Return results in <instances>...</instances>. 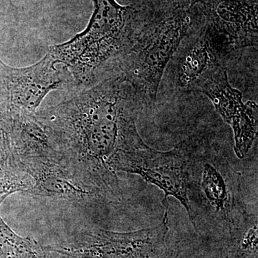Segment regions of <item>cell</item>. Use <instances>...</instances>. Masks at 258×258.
I'll use <instances>...</instances> for the list:
<instances>
[{
  "instance_id": "obj_8",
  "label": "cell",
  "mask_w": 258,
  "mask_h": 258,
  "mask_svg": "<svg viewBox=\"0 0 258 258\" xmlns=\"http://www.w3.org/2000/svg\"><path fill=\"white\" fill-rule=\"evenodd\" d=\"M199 137H188L167 152H159L145 144L127 157L120 171L137 174L164 191L162 204L166 211L167 198L171 196L187 210L190 159Z\"/></svg>"
},
{
  "instance_id": "obj_10",
  "label": "cell",
  "mask_w": 258,
  "mask_h": 258,
  "mask_svg": "<svg viewBox=\"0 0 258 258\" xmlns=\"http://www.w3.org/2000/svg\"><path fill=\"white\" fill-rule=\"evenodd\" d=\"M207 25L235 52L258 44L254 0H214L205 5Z\"/></svg>"
},
{
  "instance_id": "obj_11",
  "label": "cell",
  "mask_w": 258,
  "mask_h": 258,
  "mask_svg": "<svg viewBox=\"0 0 258 258\" xmlns=\"http://www.w3.org/2000/svg\"><path fill=\"white\" fill-rule=\"evenodd\" d=\"M226 258H258L257 216L245 211L228 230Z\"/></svg>"
},
{
  "instance_id": "obj_1",
  "label": "cell",
  "mask_w": 258,
  "mask_h": 258,
  "mask_svg": "<svg viewBox=\"0 0 258 258\" xmlns=\"http://www.w3.org/2000/svg\"><path fill=\"white\" fill-rule=\"evenodd\" d=\"M144 108L131 85L111 75L36 114L64 159L109 201H120L117 171L146 144L137 126Z\"/></svg>"
},
{
  "instance_id": "obj_14",
  "label": "cell",
  "mask_w": 258,
  "mask_h": 258,
  "mask_svg": "<svg viewBox=\"0 0 258 258\" xmlns=\"http://www.w3.org/2000/svg\"><path fill=\"white\" fill-rule=\"evenodd\" d=\"M188 3H189L190 4H193V3H198V1H200V0H186Z\"/></svg>"
},
{
  "instance_id": "obj_6",
  "label": "cell",
  "mask_w": 258,
  "mask_h": 258,
  "mask_svg": "<svg viewBox=\"0 0 258 258\" xmlns=\"http://www.w3.org/2000/svg\"><path fill=\"white\" fill-rule=\"evenodd\" d=\"M73 81L69 70L49 51L25 68L11 67L0 59V102L10 116L36 114L49 93Z\"/></svg>"
},
{
  "instance_id": "obj_3",
  "label": "cell",
  "mask_w": 258,
  "mask_h": 258,
  "mask_svg": "<svg viewBox=\"0 0 258 258\" xmlns=\"http://www.w3.org/2000/svg\"><path fill=\"white\" fill-rule=\"evenodd\" d=\"M240 176L230 163L200 137L189 163L188 209L194 228L218 227L228 232L245 212Z\"/></svg>"
},
{
  "instance_id": "obj_13",
  "label": "cell",
  "mask_w": 258,
  "mask_h": 258,
  "mask_svg": "<svg viewBox=\"0 0 258 258\" xmlns=\"http://www.w3.org/2000/svg\"><path fill=\"white\" fill-rule=\"evenodd\" d=\"M49 250H50L51 252L47 253V258H71L66 254L60 253V252H57L55 251L51 250V249H49Z\"/></svg>"
},
{
  "instance_id": "obj_2",
  "label": "cell",
  "mask_w": 258,
  "mask_h": 258,
  "mask_svg": "<svg viewBox=\"0 0 258 258\" xmlns=\"http://www.w3.org/2000/svg\"><path fill=\"white\" fill-rule=\"evenodd\" d=\"M94 11L86 30L69 41L49 48L57 62L69 70L75 83H96L128 45L136 27V11L115 0H93Z\"/></svg>"
},
{
  "instance_id": "obj_12",
  "label": "cell",
  "mask_w": 258,
  "mask_h": 258,
  "mask_svg": "<svg viewBox=\"0 0 258 258\" xmlns=\"http://www.w3.org/2000/svg\"><path fill=\"white\" fill-rule=\"evenodd\" d=\"M180 254L179 245L176 244L166 246L165 249L160 258H178Z\"/></svg>"
},
{
  "instance_id": "obj_5",
  "label": "cell",
  "mask_w": 258,
  "mask_h": 258,
  "mask_svg": "<svg viewBox=\"0 0 258 258\" xmlns=\"http://www.w3.org/2000/svg\"><path fill=\"white\" fill-rule=\"evenodd\" d=\"M235 52L208 25L191 28L166 66L160 86L175 97L200 92L212 76L227 69Z\"/></svg>"
},
{
  "instance_id": "obj_9",
  "label": "cell",
  "mask_w": 258,
  "mask_h": 258,
  "mask_svg": "<svg viewBox=\"0 0 258 258\" xmlns=\"http://www.w3.org/2000/svg\"><path fill=\"white\" fill-rule=\"evenodd\" d=\"M200 92L208 97L222 119L232 127L236 155L243 159L257 137V103H244L242 93L231 86L227 69L212 76L202 86Z\"/></svg>"
},
{
  "instance_id": "obj_7",
  "label": "cell",
  "mask_w": 258,
  "mask_h": 258,
  "mask_svg": "<svg viewBox=\"0 0 258 258\" xmlns=\"http://www.w3.org/2000/svg\"><path fill=\"white\" fill-rule=\"evenodd\" d=\"M168 211L159 225L130 232L93 227L55 252L72 258H160L166 247Z\"/></svg>"
},
{
  "instance_id": "obj_4",
  "label": "cell",
  "mask_w": 258,
  "mask_h": 258,
  "mask_svg": "<svg viewBox=\"0 0 258 258\" xmlns=\"http://www.w3.org/2000/svg\"><path fill=\"white\" fill-rule=\"evenodd\" d=\"M191 28L182 10L157 23L136 28L107 76H120L134 88L145 108L153 106L166 66Z\"/></svg>"
}]
</instances>
